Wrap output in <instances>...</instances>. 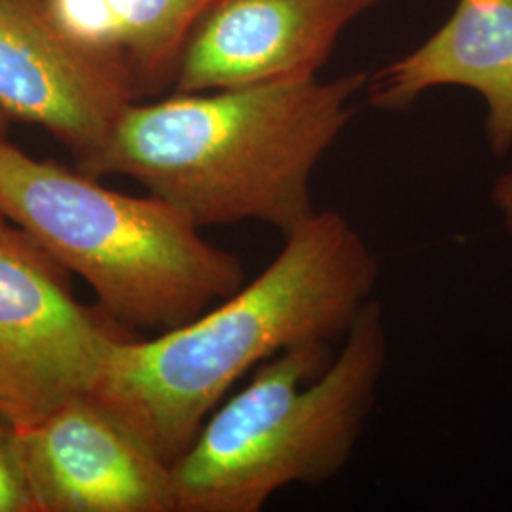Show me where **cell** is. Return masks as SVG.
Instances as JSON below:
<instances>
[{
    "mask_svg": "<svg viewBox=\"0 0 512 512\" xmlns=\"http://www.w3.org/2000/svg\"><path fill=\"white\" fill-rule=\"evenodd\" d=\"M0 512H38L35 494L23 465L18 431L0 420Z\"/></svg>",
    "mask_w": 512,
    "mask_h": 512,
    "instance_id": "obj_11",
    "label": "cell"
},
{
    "mask_svg": "<svg viewBox=\"0 0 512 512\" xmlns=\"http://www.w3.org/2000/svg\"><path fill=\"white\" fill-rule=\"evenodd\" d=\"M137 92L74 40L44 0H0V109L52 133L84 160Z\"/></svg>",
    "mask_w": 512,
    "mask_h": 512,
    "instance_id": "obj_6",
    "label": "cell"
},
{
    "mask_svg": "<svg viewBox=\"0 0 512 512\" xmlns=\"http://www.w3.org/2000/svg\"><path fill=\"white\" fill-rule=\"evenodd\" d=\"M378 279L353 222L317 211L238 293L150 340L114 338L88 395L171 467L249 370L285 349L342 342Z\"/></svg>",
    "mask_w": 512,
    "mask_h": 512,
    "instance_id": "obj_1",
    "label": "cell"
},
{
    "mask_svg": "<svg viewBox=\"0 0 512 512\" xmlns=\"http://www.w3.org/2000/svg\"><path fill=\"white\" fill-rule=\"evenodd\" d=\"M84 48L139 93L175 84L184 44L213 0H44Z\"/></svg>",
    "mask_w": 512,
    "mask_h": 512,
    "instance_id": "obj_10",
    "label": "cell"
},
{
    "mask_svg": "<svg viewBox=\"0 0 512 512\" xmlns=\"http://www.w3.org/2000/svg\"><path fill=\"white\" fill-rule=\"evenodd\" d=\"M463 86L486 101L490 147H512V0H459L454 14L412 54L368 78L370 105L410 109L423 92Z\"/></svg>",
    "mask_w": 512,
    "mask_h": 512,
    "instance_id": "obj_9",
    "label": "cell"
},
{
    "mask_svg": "<svg viewBox=\"0 0 512 512\" xmlns=\"http://www.w3.org/2000/svg\"><path fill=\"white\" fill-rule=\"evenodd\" d=\"M389 357L384 306L372 298L334 353L285 349L220 403L171 467L175 512H258L289 486H321L353 456Z\"/></svg>",
    "mask_w": 512,
    "mask_h": 512,
    "instance_id": "obj_3",
    "label": "cell"
},
{
    "mask_svg": "<svg viewBox=\"0 0 512 512\" xmlns=\"http://www.w3.org/2000/svg\"><path fill=\"white\" fill-rule=\"evenodd\" d=\"M0 215L80 275L120 325L175 329L247 283L238 256L203 238L179 207L110 190L2 139Z\"/></svg>",
    "mask_w": 512,
    "mask_h": 512,
    "instance_id": "obj_4",
    "label": "cell"
},
{
    "mask_svg": "<svg viewBox=\"0 0 512 512\" xmlns=\"http://www.w3.org/2000/svg\"><path fill=\"white\" fill-rule=\"evenodd\" d=\"M16 431L38 512H175L169 465L88 393Z\"/></svg>",
    "mask_w": 512,
    "mask_h": 512,
    "instance_id": "obj_7",
    "label": "cell"
},
{
    "mask_svg": "<svg viewBox=\"0 0 512 512\" xmlns=\"http://www.w3.org/2000/svg\"><path fill=\"white\" fill-rule=\"evenodd\" d=\"M366 86L353 73L133 101L82 171L133 179L200 228L260 222L285 238L317 213L313 171Z\"/></svg>",
    "mask_w": 512,
    "mask_h": 512,
    "instance_id": "obj_2",
    "label": "cell"
},
{
    "mask_svg": "<svg viewBox=\"0 0 512 512\" xmlns=\"http://www.w3.org/2000/svg\"><path fill=\"white\" fill-rule=\"evenodd\" d=\"M494 205L503 219L507 232L512 236V171L499 177L492 192Z\"/></svg>",
    "mask_w": 512,
    "mask_h": 512,
    "instance_id": "obj_12",
    "label": "cell"
},
{
    "mask_svg": "<svg viewBox=\"0 0 512 512\" xmlns=\"http://www.w3.org/2000/svg\"><path fill=\"white\" fill-rule=\"evenodd\" d=\"M380 0H213L184 44L173 90L313 78L351 21Z\"/></svg>",
    "mask_w": 512,
    "mask_h": 512,
    "instance_id": "obj_8",
    "label": "cell"
},
{
    "mask_svg": "<svg viewBox=\"0 0 512 512\" xmlns=\"http://www.w3.org/2000/svg\"><path fill=\"white\" fill-rule=\"evenodd\" d=\"M118 336L74 298L65 268L0 215V420L25 429L90 393Z\"/></svg>",
    "mask_w": 512,
    "mask_h": 512,
    "instance_id": "obj_5",
    "label": "cell"
}]
</instances>
